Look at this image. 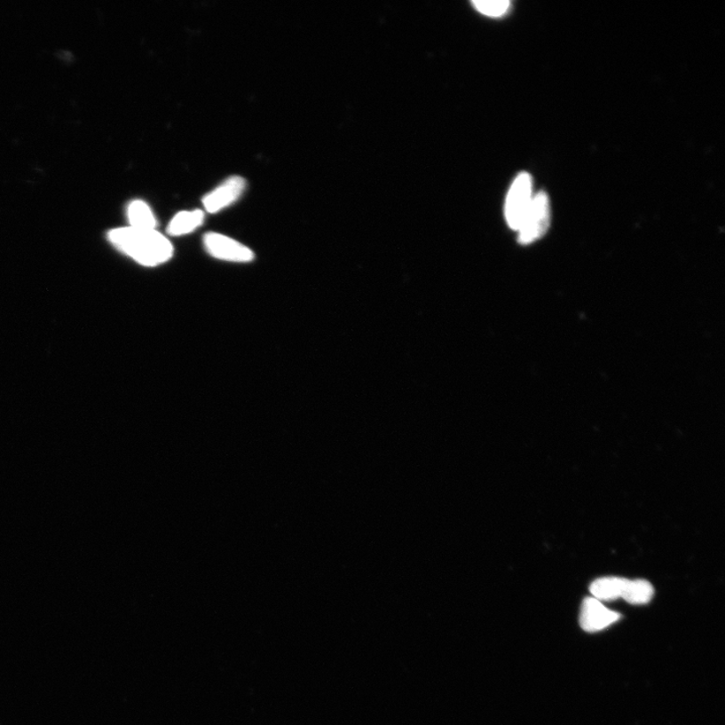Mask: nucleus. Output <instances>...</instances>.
<instances>
[{
    "instance_id": "1",
    "label": "nucleus",
    "mask_w": 725,
    "mask_h": 725,
    "mask_svg": "<svg viewBox=\"0 0 725 725\" xmlns=\"http://www.w3.org/2000/svg\"><path fill=\"white\" fill-rule=\"evenodd\" d=\"M109 240L141 265L154 267L168 263L174 256V246L156 230L132 227L109 232Z\"/></svg>"
},
{
    "instance_id": "2",
    "label": "nucleus",
    "mask_w": 725,
    "mask_h": 725,
    "mask_svg": "<svg viewBox=\"0 0 725 725\" xmlns=\"http://www.w3.org/2000/svg\"><path fill=\"white\" fill-rule=\"evenodd\" d=\"M551 221L550 200L543 192L534 195L519 232V241L522 244L535 242L547 233Z\"/></svg>"
},
{
    "instance_id": "3",
    "label": "nucleus",
    "mask_w": 725,
    "mask_h": 725,
    "mask_svg": "<svg viewBox=\"0 0 725 725\" xmlns=\"http://www.w3.org/2000/svg\"><path fill=\"white\" fill-rule=\"evenodd\" d=\"M533 198L532 177L527 173L520 174L508 193L505 205L506 220L512 229L519 230Z\"/></svg>"
},
{
    "instance_id": "4",
    "label": "nucleus",
    "mask_w": 725,
    "mask_h": 725,
    "mask_svg": "<svg viewBox=\"0 0 725 725\" xmlns=\"http://www.w3.org/2000/svg\"><path fill=\"white\" fill-rule=\"evenodd\" d=\"M204 246L216 259L232 264H249L254 260L253 251L235 239L210 232L204 236Z\"/></svg>"
},
{
    "instance_id": "5",
    "label": "nucleus",
    "mask_w": 725,
    "mask_h": 725,
    "mask_svg": "<svg viewBox=\"0 0 725 725\" xmlns=\"http://www.w3.org/2000/svg\"><path fill=\"white\" fill-rule=\"evenodd\" d=\"M620 619L617 611L604 607L595 597H587L582 603L579 623L582 630L588 633L600 632L615 624Z\"/></svg>"
},
{
    "instance_id": "6",
    "label": "nucleus",
    "mask_w": 725,
    "mask_h": 725,
    "mask_svg": "<svg viewBox=\"0 0 725 725\" xmlns=\"http://www.w3.org/2000/svg\"><path fill=\"white\" fill-rule=\"evenodd\" d=\"M246 182L242 177L233 176L226 179L203 199L206 211L216 214L223 210L242 196Z\"/></svg>"
},
{
    "instance_id": "7",
    "label": "nucleus",
    "mask_w": 725,
    "mask_h": 725,
    "mask_svg": "<svg viewBox=\"0 0 725 725\" xmlns=\"http://www.w3.org/2000/svg\"><path fill=\"white\" fill-rule=\"evenodd\" d=\"M629 579L608 577L596 579L590 585V593L599 601L624 599Z\"/></svg>"
},
{
    "instance_id": "8",
    "label": "nucleus",
    "mask_w": 725,
    "mask_h": 725,
    "mask_svg": "<svg viewBox=\"0 0 725 725\" xmlns=\"http://www.w3.org/2000/svg\"><path fill=\"white\" fill-rule=\"evenodd\" d=\"M203 211H183L177 213L169 224L168 233L170 236H183L192 233L204 223Z\"/></svg>"
},
{
    "instance_id": "9",
    "label": "nucleus",
    "mask_w": 725,
    "mask_h": 725,
    "mask_svg": "<svg viewBox=\"0 0 725 725\" xmlns=\"http://www.w3.org/2000/svg\"><path fill=\"white\" fill-rule=\"evenodd\" d=\"M127 218H129L130 227L141 230H156L158 221L146 201L136 200L131 201L127 208Z\"/></svg>"
},
{
    "instance_id": "10",
    "label": "nucleus",
    "mask_w": 725,
    "mask_h": 725,
    "mask_svg": "<svg viewBox=\"0 0 725 725\" xmlns=\"http://www.w3.org/2000/svg\"><path fill=\"white\" fill-rule=\"evenodd\" d=\"M654 587L648 580H629L624 600L631 604H646L652 601Z\"/></svg>"
},
{
    "instance_id": "11",
    "label": "nucleus",
    "mask_w": 725,
    "mask_h": 725,
    "mask_svg": "<svg viewBox=\"0 0 725 725\" xmlns=\"http://www.w3.org/2000/svg\"><path fill=\"white\" fill-rule=\"evenodd\" d=\"M477 12L489 17L503 16L509 10L510 3L507 0H494V2H474Z\"/></svg>"
}]
</instances>
